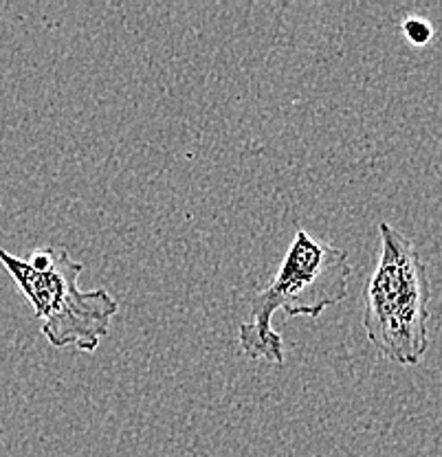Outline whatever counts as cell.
<instances>
[{"mask_svg": "<svg viewBox=\"0 0 442 457\" xmlns=\"http://www.w3.org/2000/svg\"><path fill=\"white\" fill-rule=\"evenodd\" d=\"M403 33H405L407 42L413 46H425L429 45L431 37H434V27L429 25V21L421 16H407L403 21Z\"/></svg>", "mask_w": 442, "mask_h": 457, "instance_id": "cell-4", "label": "cell"}, {"mask_svg": "<svg viewBox=\"0 0 442 457\" xmlns=\"http://www.w3.org/2000/svg\"><path fill=\"white\" fill-rule=\"evenodd\" d=\"M353 266L339 246L315 240L297 228L278 273L254 293L249 302V321L238 328L245 356L254 361L284 363V341L275 332V312L287 317H321L328 308L348 297Z\"/></svg>", "mask_w": 442, "mask_h": 457, "instance_id": "cell-1", "label": "cell"}, {"mask_svg": "<svg viewBox=\"0 0 442 457\" xmlns=\"http://www.w3.org/2000/svg\"><path fill=\"white\" fill-rule=\"evenodd\" d=\"M0 264L22 290L42 321V335L58 350L95 352L111 330L119 302L106 288L82 290L84 264L66 249H38L29 260L0 249Z\"/></svg>", "mask_w": 442, "mask_h": 457, "instance_id": "cell-3", "label": "cell"}, {"mask_svg": "<svg viewBox=\"0 0 442 457\" xmlns=\"http://www.w3.org/2000/svg\"><path fill=\"white\" fill-rule=\"evenodd\" d=\"M379 233L381 253L363 290L365 335L385 359L416 368L429 347V275L405 233L389 222Z\"/></svg>", "mask_w": 442, "mask_h": 457, "instance_id": "cell-2", "label": "cell"}]
</instances>
